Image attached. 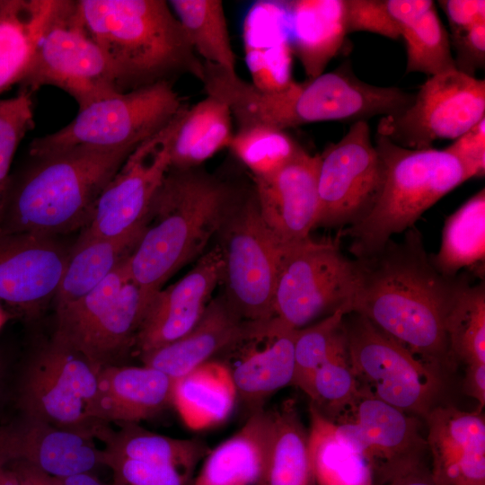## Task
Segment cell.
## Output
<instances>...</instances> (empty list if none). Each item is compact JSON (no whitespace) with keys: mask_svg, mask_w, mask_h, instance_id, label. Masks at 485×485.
I'll return each instance as SVG.
<instances>
[{"mask_svg":"<svg viewBox=\"0 0 485 485\" xmlns=\"http://www.w3.org/2000/svg\"><path fill=\"white\" fill-rule=\"evenodd\" d=\"M359 269L350 313L425 362L441 369L453 363L446 322L460 293L469 285L463 275L446 277L432 264L421 233L405 231L380 250L355 258Z\"/></svg>","mask_w":485,"mask_h":485,"instance_id":"obj_1","label":"cell"},{"mask_svg":"<svg viewBox=\"0 0 485 485\" xmlns=\"http://www.w3.org/2000/svg\"><path fill=\"white\" fill-rule=\"evenodd\" d=\"M242 188L199 166L170 167L128 258L131 279L149 302L180 269L218 234Z\"/></svg>","mask_w":485,"mask_h":485,"instance_id":"obj_2","label":"cell"},{"mask_svg":"<svg viewBox=\"0 0 485 485\" xmlns=\"http://www.w3.org/2000/svg\"><path fill=\"white\" fill-rule=\"evenodd\" d=\"M134 150L75 147L30 155L11 173L0 232L57 237L83 230L101 192Z\"/></svg>","mask_w":485,"mask_h":485,"instance_id":"obj_3","label":"cell"},{"mask_svg":"<svg viewBox=\"0 0 485 485\" xmlns=\"http://www.w3.org/2000/svg\"><path fill=\"white\" fill-rule=\"evenodd\" d=\"M78 13L101 49L119 92L190 75L201 81L199 59L163 0H78Z\"/></svg>","mask_w":485,"mask_h":485,"instance_id":"obj_4","label":"cell"},{"mask_svg":"<svg viewBox=\"0 0 485 485\" xmlns=\"http://www.w3.org/2000/svg\"><path fill=\"white\" fill-rule=\"evenodd\" d=\"M384 181L371 212L346 228L355 258L380 250L392 236L414 226L420 216L466 180L458 160L445 149L402 147L377 135Z\"/></svg>","mask_w":485,"mask_h":485,"instance_id":"obj_5","label":"cell"},{"mask_svg":"<svg viewBox=\"0 0 485 485\" xmlns=\"http://www.w3.org/2000/svg\"><path fill=\"white\" fill-rule=\"evenodd\" d=\"M184 105L172 82L117 92L79 109L59 130L35 138L29 154L75 147L134 150L167 126Z\"/></svg>","mask_w":485,"mask_h":485,"instance_id":"obj_6","label":"cell"},{"mask_svg":"<svg viewBox=\"0 0 485 485\" xmlns=\"http://www.w3.org/2000/svg\"><path fill=\"white\" fill-rule=\"evenodd\" d=\"M222 294L243 320L274 317L273 300L284 246L262 219L253 186L242 188L216 234Z\"/></svg>","mask_w":485,"mask_h":485,"instance_id":"obj_7","label":"cell"},{"mask_svg":"<svg viewBox=\"0 0 485 485\" xmlns=\"http://www.w3.org/2000/svg\"><path fill=\"white\" fill-rule=\"evenodd\" d=\"M128 256L88 294L56 310L53 337L81 353L99 370L120 366L136 346L148 304L131 279Z\"/></svg>","mask_w":485,"mask_h":485,"instance_id":"obj_8","label":"cell"},{"mask_svg":"<svg viewBox=\"0 0 485 485\" xmlns=\"http://www.w3.org/2000/svg\"><path fill=\"white\" fill-rule=\"evenodd\" d=\"M20 84L31 93L46 85L57 87L79 109L119 92L106 57L84 25L76 1L52 0Z\"/></svg>","mask_w":485,"mask_h":485,"instance_id":"obj_9","label":"cell"},{"mask_svg":"<svg viewBox=\"0 0 485 485\" xmlns=\"http://www.w3.org/2000/svg\"><path fill=\"white\" fill-rule=\"evenodd\" d=\"M343 327L359 393L421 419L439 404L444 390L441 369L419 358L357 313H348Z\"/></svg>","mask_w":485,"mask_h":485,"instance_id":"obj_10","label":"cell"},{"mask_svg":"<svg viewBox=\"0 0 485 485\" xmlns=\"http://www.w3.org/2000/svg\"><path fill=\"white\" fill-rule=\"evenodd\" d=\"M358 280V264L344 255L339 240L310 237L284 246L274 292V317L298 330L342 307L350 313Z\"/></svg>","mask_w":485,"mask_h":485,"instance_id":"obj_11","label":"cell"},{"mask_svg":"<svg viewBox=\"0 0 485 485\" xmlns=\"http://www.w3.org/2000/svg\"><path fill=\"white\" fill-rule=\"evenodd\" d=\"M99 369L81 353L52 338L27 359L18 387L23 416L94 437Z\"/></svg>","mask_w":485,"mask_h":485,"instance_id":"obj_12","label":"cell"},{"mask_svg":"<svg viewBox=\"0 0 485 485\" xmlns=\"http://www.w3.org/2000/svg\"><path fill=\"white\" fill-rule=\"evenodd\" d=\"M485 115V82L457 68L429 76L404 110L383 116L377 135L402 147L424 149L454 140Z\"/></svg>","mask_w":485,"mask_h":485,"instance_id":"obj_13","label":"cell"},{"mask_svg":"<svg viewBox=\"0 0 485 485\" xmlns=\"http://www.w3.org/2000/svg\"><path fill=\"white\" fill-rule=\"evenodd\" d=\"M384 164L366 120L353 122L343 137L320 154L316 227L352 226L375 207Z\"/></svg>","mask_w":485,"mask_h":485,"instance_id":"obj_14","label":"cell"},{"mask_svg":"<svg viewBox=\"0 0 485 485\" xmlns=\"http://www.w3.org/2000/svg\"><path fill=\"white\" fill-rule=\"evenodd\" d=\"M182 109L128 156L101 192L78 238L119 236L145 226L151 203L170 168L172 140Z\"/></svg>","mask_w":485,"mask_h":485,"instance_id":"obj_15","label":"cell"},{"mask_svg":"<svg viewBox=\"0 0 485 485\" xmlns=\"http://www.w3.org/2000/svg\"><path fill=\"white\" fill-rule=\"evenodd\" d=\"M338 434L367 461L375 485L426 462L423 419L384 401L358 392L353 402L331 419Z\"/></svg>","mask_w":485,"mask_h":485,"instance_id":"obj_16","label":"cell"},{"mask_svg":"<svg viewBox=\"0 0 485 485\" xmlns=\"http://www.w3.org/2000/svg\"><path fill=\"white\" fill-rule=\"evenodd\" d=\"M69 252L57 237L0 232V304L38 317L55 297Z\"/></svg>","mask_w":485,"mask_h":485,"instance_id":"obj_17","label":"cell"},{"mask_svg":"<svg viewBox=\"0 0 485 485\" xmlns=\"http://www.w3.org/2000/svg\"><path fill=\"white\" fill-rule=\"evenodd\" d=\"M320 154L303 150L272 174L253 178L259 210L283 246L310 238L318 212Z\"/></svg>","mask_w":485,"mask_h":485,"instance_id":"obj_18","label":"cell"},{"mask_svg":"<svg viewBox=\"0 0 485 485\" xmlns=\"http://www.w3.org/2000/svg\"><path fill=\"white\" fill-rule=\"evenodd\" d=\"M222 260L216 245L174 284L161 288L148 302L138 330L139 354L170 344L187 334L199 321L220 283Z\"/></svg>","mask_w":485,"mask_h":485,"instance_id":"obj_19","label":"cell"},{"mask_svg":"<svg viewBox=\"0 0 485 485\" xmlns=\"http://www.w3.org/2000/svg\"><path fill=\"white\" fill-rule=\"evenodd\" d=\"M103 450L89 434L22 418L0 427V464L22 461L58 478L92 472L103 465Z\"/></svg>","mask_w":485,"mask_h":485,"instance_id":"obj_20","label":"cell"},{"mask_svg":"<svg viewBox=\"0 0 485 485\" xmlns=\"http://www.w3.org/2000/svg\"><path fill=\"white\" fill-rule=\"evenodd\" d=\"M431 474L438 485H485V419L481 410L438 404L424 417Z\"/></svg>","mask_w":485,"mask_h":485,"instance_id":"obj_21","label":"cell"},{"mask_svg":"<svg viewBox=\"0 0 485 485\" xmlns=\"http://www.w3.org/2000/svg\"><path fill=\"white\" fill-rule=\"evenodd\" d=\"M296 331L273 317L252 337L235 345L242 349L236 359L223 362L230 371L237 401L250 414L263 409L266 400L278 390L291 385Z\"/></svg>","mask_w":485,"mask_h":485,"instance_id":"obj_22","label":"cell"},{"mask_svg":"<svg viewBox=\"0 0 485 485\" xmlns=\"http://www.w3.org/2000/svg\"><path fill=\"white\" fill-rule=\"evenodd\" d=\"M263 322L243 320L221 295L211 299L199 321L187 334L140 354V357L144 366L158 369L175 380L252 337Z\"/></svg>","mask_w":485,"mask_h":485,"instance_id":"obj_23","label":"cell"},{"mask_svg":"<svg viewBox=\"0 0 485 485\" xmlns=\"http://www.w3.org/2000/svg\"><path fill=\"white\" fill-rule=\"evenodd\" d=\"M173 380L147 366H112L98 374L97 418L101 424L139 423L172 404Z\"/></svg>","mask_w":485,"mask_h":485,"instance_id":"obj_24","label":"cell"},{"mask_svg":"<svg viewBox=\"0 0 485 485\" xmlns=\"http://www.w3.org/2000/svg\"><path fill=\"white\" fill-rule=\"evenodd\" d=\"M273 430V410L251 413L235 434L210 449L191 485H264Z\"/></svg>","mask_w":485,"mask_h":485,"instance_id":"obj_25","label":"cell"},{"mask_svg":"<svg viewBox=\"0 0 485 485\" xmlns=\"http://www.w3.org/2000/svg\"><path fill=\"white\" fill-rule=\"evenodd\" d=\"M289 42L308 79L323 74L347 35L344 0L287 2Z\"/></svg>","mask_w":485,"mask_h":485,"instance_id":"obj_26","label":"cell"},{"mask_svg":"<svg viewBox=\"0 0 485 485\" xmlns=\"http://www.w3.org/2000/svg\"><path fill=\"white\" fill-rule=\"evenodd\" d=\"M236 401L230 371L218 359L209 360L173 380L172 405L192 430L201 431L222 424Z\"/></svg>","mask_w":485,"mask_h":485,"instance_id":"obj_27","label":"cell"},{"mask_svg":"<svg viewBox=\"0 0 485 485\" xmlns=\"http://www.w3.org/2000/svg\"><path fill=\"white\" fill-rule=\"evenodd\" d=\"M144 229L119 236L78 238L53 299L55 309L76 301L101 283L132 252Z\"/></svg>","mask_w":485,"mask_h":485,"instance_id":"obj_28","label":"cell"},{"mask_svg":"<svg viewBox=\"0 0 485 485\" xmlns=\"http://www.w3.org/2000/svg\"><path fill=\"white\" fill-rule=\"evenodd\" d=\"M233 115L223 101L207 95L191 108L182 109L170 151V167L200 166L233 137Z\"/></svg>","mask_w":485,"mask_h":485,"instance_id":"obj_29","label":"cell"},{"mask_svg":"<svg viewBox=\"0 0 485 485\" xmlns=\"http://www.w3.org/2000/svg\"><path fill=\"white\" fill-rule=\"evenodd\" d=\"M101 426L94 436L104 443L103 451L112 456L155 464L170 465L194 472L196 466L210 451L206 442L198 438H173L151 432L139 423H116Z\"/></svg>","mask_w":485,"mask_h":485,"instance_id":"obj_30","label":"cell"},{"mask_svg":"<svg viewBox=\"0 0 485 485\" xmlns=\"http://www.w3.org/2000/svg\"><path fill=\"white\" fill-rule=\"evenodd\" d=\"M434 267L446 277L463 269L484 273L485 190L481 189L445 221L439 251L429 255Z\"/></svg>","mask_w":485,"mask_h":485,"instance_id":"obj_31","label":"cell"},{"mask_svg":"<svg viewBox=\"0 0 485 485\" xmlns=\"http://www.w3.org/2000/svg\"><path fill=\"white\" fill-rule=\"evenodd\" d=\"M309 411L308 450L316 485H375L365 457L311 403Z\"/></svg>","mask_w":485,"mask_h":485,"instance_id":"obj_32","label":"cell"},{"mask_svg":"<svg viewBox=\"0 0 485 485\" xmlns=\"http://www.w3.org/2000/svg\"><path fill=\"white\" fill-rule=\"evenodd\" d=\"M52 0H8L0 12V93L20 84Z\"/></svg>","mask_w":485,"mask_h":485,"instance_id":"obj_33","label":"cell"},{"mask_svg":"<svg viewBox=\"0 0 485 485\" xmlns=\"http://www.w3.org/2000/svg\"><path fill=\"white\" fill-rule=\"evenodd\" d=\"M274 430L264 485H316L308 450V430L294 400L273 410Z\"/></svg>","mask_w":485,"mask_h":485,"instance_id":"obj_34","label":"cell"},{"mask_svg":"<svg viewBox=\"0 0 485 485\" xmlns=\"http://www.w3.org/2000/svg\"><path fill=\"white\" fill-rule=\"evenodd\" d=\"M168 3L203 62L236 73V57L223 3L219 0H172Z\"/></svg>","mask_w":485,"mask_h":485,"instance_id":"obj_35","label":"cell"},{"mask_svg":"<svg viewBox=\"0 0 485 485\" xmlns=\"http://www.w3.org/2000/svg\"><path fill=\"white\" fill-rule=\"evenodd\" d=\"M453 361L485 364V286L468 285L455 300L446 322Z\"/></svg>","mask_w":485,"mask_h":485,"instance_id":"obj_36","label":"cell"},{"mask_svg":"<svg viewBox=\"0 0 485 485\" xmlns=\"http://www.w3.org/2000/svg\"><path fill=\"white\" fill-rule=\"evenodd\" d=\"M228 148L253 178L274 173L304 150L286 130L260 125L238 128Z\"/></svg>","mask_w":485,"mask_h":485,"instance_id":"obj_37","label":"cell"},{"mask_svg":"<svg viewBox=\"0 0 485 485\" xmlns=\"http://www.w3.org/2000/svg\"><path fill=\"white\" fill-rule=\"evenodd\" d=\"M348 313V310L342 307L296 331L295 375L291 385L306 394L315 369L347 347L343 321Z\"/></svg>","mask_w":485,"mask_h":485,"instance_id":"obj_38","label":"cell"},{"mask_svg":"<svg viewBox=\"0 0 485 485\" xmlns=\"http://www.w3.org/2000/svg\"><path fill=\"white\" fill-rule=\"evenodd\" d=\"M406 45V73L429 76L455 69L448 33L435 5L411 25L401 31Z\"/></svg>","mask_w":485,"mask_h":485,"instance_id":"obj_39","label":"cell"},{"mask_svg":"<svg viewBox=\"0 0 485 485\" xmlns=\"http://www.w3.org/2000/svg\"><path fill=\"white\" fill-rule=\"evenodd\" d=\"M306 395L310 403L330 420L353 402L358 395V386L347 347L315 369Z\"/></svg>","mask_w":485,"mask_h":485,"instance_id":"obj_40","label":"cell"},{"mask_svg":"<svg viewBox=\"0 0 485 485\" xmlns=\"http://www.w3.org/2000/svg\"><path fill=\"white\" fill-rule=\"evenodd\" d=\"M33 127L31 92L21 90L13 97L0 99V214L15 152Z\"/></svg>","mask_w":485,"mask_h":485,"instance_id":"obj_41","label":"cell"},{"mask_svg":"<svg viewBox=\"0 0 485 485\" xmlns=\"http://www.w3.org/2000/svg\"><path fill=\"white\" fill-rule=\"evenodd\" d=\"M103 454V465L112 472L110 485H191L194 478L193 472L177 467Z\"/></svg>","mask_w":485,"mask_h":485,"instance_id":"obj_42","label":"cell"},{"mask_svg":"<svg viewBox=\"0 0 485 485\" xmlns=\"http://www.w3.org/2000/svg\"><path fill=\"white\" fill-rule=\"evenodd\" d=\"M344 18L347 34L366 31L395 40L401 38L385 0H344Z\"/></svg>","mask_w":485,"mask_h":485,"instance_id":"obj_43","label":"cell"},{"mask_svg":"<svg viewBox=\"0 0 485 485\" xmlns=\"http://www.w3.org/2000/svg\"><path fill=\"white\" fill-rule=\"evenodd\" d=\"M460 163L466 180L485 172V118L444 148Z\"/></svg>","mask_w":485,"mask_h":485,"instance_id":"obj_44","label":"cell"},{"mask_svg":"<svg viewBox=\"0 0 485 485\" xmlns=\"http://www.w3.org/2000/svg\"><path fill=\"white\" fill-rule=\"evenodd\" d=\"M452 40L456 51V68L474 76V71L482 68L485 63V21L452 35Z\"/></svg>","mask_w":485,"mask_h":485,"instance_id":"obj_45","label":"cell"},{"mask_svg":"<svg viewBox=\"0 0 485 485\" xmlns=\"http://www.w3.org/2000/svg\"><path fill=\"white\" fill-rule=\"evenodd\" d=\"M438 3L447 17L452 35L485 21L484 0H444Z\"/></svg>","mask_w":485,"mask_h":485,"instance_id":"obj_46","label":"cell"},{"mask_svg":"<svg viewBox=\"0 0 485 485\" xmlns=\"http://www.w3.org/2000/svg\"><path fill=\"white\" fill-rule=\"evenodd\" d=\"M385 4L400 31L414 23L435 5L430 0H385Z\"/></svg>","mask_w":485,"mask_h":485,"instance_id":"obj_47","label":"cell"},{"mask_svg":"<svg viewBox=\"0 0 485 485\" xmlns=\"http://www.w3.org/2000/svg\"><path fill=\"white\" fill-rule=\"evenodd\" d=\"M463 389L466 395L477 401L478 410H482L485 405V364L466 366Z\"/></svg>","mask_w":485,"mask_h":485,"instance_id":"obj_48","label":"cell"},{"mask_svg":"<svg viewBox=\"0 0 485 485\" xmlns=\"http://www.w3.org/2000/svg\"><path fill=\"white\" fill-rule=\"evenodd\" d=\"M384 485H438L426 462L419 463L399 472Z\"/></svg>","mask_w":485,"mask_h":485,"instance_id":"obj_49","label":"cell"},{"mask_svg":"<svg viewBox=\"0 0 485 485\" xmlns=\"http://www.w3.org/2000/svg\"><path fill=\"white\" fill-rule=\"evenodd\" d=\"M5 465L12 469L21 485H42L40 470L31 464L15 461Z\"/></svg>","mask_w":485,"mask_h":485,"instance_id":"obj_50","label":"cell"},{"mask_svg":"<svg viewBox=\"0 0 485 485\" xmlns=\"http://www.w3.org/2000/svg\"><path fill=\"white\" fill-rule=\"evenodd\" d=\"M65 485H109L102 482L92 472L79 473L61 478Z\"/></svg>","mask_w":485,"mask_h":485,"instance_id":"obj_51","label":"cell"},{"mask_svg":"<svg viewBox=\"0 0 485 485\" xmlns=\"http://www.w3.org/2000/svg\"><path fill=\"white\" fill-rule=\"evenodd\" d=\"M0 485H21L16 475L8 465L0 464Z\"/></svg>","mask_w":485,"mask_h":485,"instance_id":"obj_52","label":"cell"},{"mask_svg":"<svg viewBox=\"0 0 485 485\" xmlns=\"http://www.w3.org/2000/svg\"><path fill=\"white\" fill-rule=\"evenodd\" d=\"M42 485H65L61 478L49 475L44 472H40Z\"/></svg>","mask_w":485,"mask_h":485,"instance_id":"obj_53","label":"cell"},{"mask_svg":"<svg viewBox=\"0 0 485 485\" xmlns=\"http://www.w3.org/2000/svg\"><path fill=\"white\" fill-rule=\"evenodd\" d=\"M12 313L0 304V331L12 318Z\"/></svg>","mask_w":485,"mask_h":485,"instance_id":"obj_54","label":"cell"},{"mask_svg":"<svg viewBox=\"0 0 485 485\" xmlns=\"http://www.w3.org/2000/svg\"><path fill=\"white\" fill-rule=\"evenodd\" d=\"M6 369L5 357L3 354V351L0 350V391L2 388L3 380L4 378Z\"/></svg>","mask_w":485,"mask_h":485,"instance_id":"obj_55","label":"cell"},{"mask_svg":"<svg viewBox=\"0 0 485 485\" xmlns=\"http://www.w3.org/2000/svg\"><path fill=\"white\" fill-rule=\"evenodd\" d=\"M7 2H8V0H0V12L6 5Z\"/></svg>","mask_w":485,"mask_h":485,"instance_id":"obj_56","label":"cell"}]
</instances>
